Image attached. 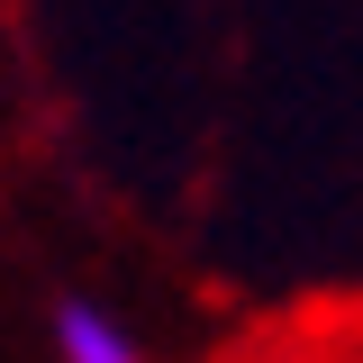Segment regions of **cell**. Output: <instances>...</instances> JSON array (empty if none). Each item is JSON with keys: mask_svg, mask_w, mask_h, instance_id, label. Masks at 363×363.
I'll return each mask as SVG.
<instances>
[{"mask_svg": "<svg viewBox=\"0 0 363 363\" xmlns=\"http://www.w3.org/2000/svg\"><path fill=\"white\" fill-rule=\"evenodd\" d=\"M55 354H64V363H128V354H136V336H128L109 309L64 300V309H55Z\"/></svg>", "mask_w": 363, "mask_h": 363, "instance_id": "1", "label": "cell"}]
</instances>
